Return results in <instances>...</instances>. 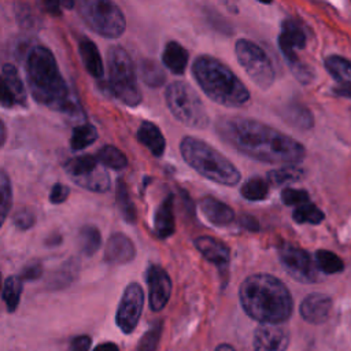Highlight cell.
<instances>
[{
    "mask_svg": "<svg viewBox=\"0 0 351 351\" xmlns=\"http://www.w3.org/2000/svg\"><path fill=\"white\" fill-rule=\"evenodd\" d=\"M215 351H236L230 344H219Z\"/></svg>",
    "mask_w": 351,
    "mask_h": 351,
    "instance_id": "obj_49",
    "label": "cell"
},
{
    "mask_svg": "<svg viewBox=\"0 0 351 351\" xmlns=\"http://www.w3.org/2000/svg\"><path fill=\"white\" fill-rule=\"evenodd\" d=\"M192 74L202 90L225 107H241L250 100V90L221 60L200 55L192 64Z\"/></svg>",
    "mask_w": 351,
    "mask_h": 351,
    "instance_id": "obj_4",
    "label": "cell"
},
{
    "mask_svg": "<svg viewBox=\"0 0 351 351\" xmlns=\"http://www.w3.org/2000/svg\"><path fill=\"white\" fill-rule=\"evenodd\" d=\"M234 53L239 64L244 69L247 75L255 82L261 89H267L273 85L276 73L273 63L267 53L255 43L240 38L236 41Z\"/></svg>",
    "mask_w": 351,
    "mask_h": 351,
    "instance_id": "obj_9",
    "label": "cell"
},
{
    "mask_svg": "<svg viewBox=\"0 0 351 351\" xmlns=\"http://www.w3.org/2000/svg\"><path fill=\"white\" fill-rule=\"evenodd\" d=\"M281 200L287 206H300L310 200L308 193L304 189H295V188H285L281 192Z\"/></svg>",
    "mask_w": 351,
    "mask_h": 351,
    "instance_id": "obj_39",
    "label": "cell"
},
{
    "mask_svg": "<svg viewBox=\"0 0 351 351\" xmlns=\"http://www.w3.org/2000/svg\"><path fill=\"white\" fill-rule=\"evenodd\" d=\"M240 192H241V196L247 200H251V202L263 200L269 195V182L262 177H252L243 184Z\"/></svg>",
    "mask_w": 351,
    "mask_h": 351,
    "instance_id": "obj_34",
    "label": "cell"
},
{
    "mask_svg": "<svg viewBox=\"0 0 351 351\" xmlns=\"http://www.w3.org/2000/svg\"><path fill=\"white\" fill-rule=\"evenodd\" d=\"M1 104L5 108L26 106V89L16 67L4 63L1 69Z\"/></svg>",
    "mask_w": 351,
    "mask_h": 351,
    "instance_id": "obj_14",
    "label": "cell"
},
{
    "mask_svg": "<svg viewBox=\"0 0 351 351\" xmlns=\"http://www.w3.org/2000/svg\"><path fill=\"white\" fill-rule=\"evenodd\" d=\"M101 244L100 230L93 225H84L78 233V245L84 255L92 256Z\"/></svg>",
    "mask_w": 351,
    "mask_h": 351,
    "instance_id": "obj_30",
    "label": "cell"
},
{
    "mask_svg": "<svg viewBox=\"0 0 351 351\" xmlns=\"http://www.w3.org/2000/svg\"><path fill=\"white\" fill-rule=\"evenodd\" d=\"M215 129L226 144L256 160L296 163L306 156L302 143L256 119L225 117L217 121Z\"/></svg>",
    "mask_w": 351,
    "mask_h": 351,
    "instance_id": "obj_1",
    "label": "cell"
},
{
    "mask_svg": "<svg viewBox=\"0 0 351 351\" xmlns=\"http://www.w3.org/2000/svg\"><path fill=\"white\" fill-rule=\"evenodd\" d=\"M195 247L200 251V254L210 262L218 266H226L230 261V250L229 247L210 236H200L195 240Z\"/></svg>",
    "mask_w": 351,
    "mask_h": 351,
    "instance_id": "obj_20",
    "label": "cell"
},
{
    "mask_svg": "<svg viewBox=\"0 0 351 351\" xmlns=\"http://www.w3.org/2000/svg\"><path fill=\"white\" fill-rule=\"evenodd\" d=\"M78 14L88 27L106 38H117L126 29V19L112 0H75Z\"/></svg>",
    "mask_w": 351,
    "mask_h": 351,
    "instance_id": "obj_7",
    "label": "cell"
},
{
    "mask_svg": "<svg viewBox=\"0 0 351 351\" xmlns=\"http://www.w3.org/2000/svg\"><path fill=\"white\" fill-rule=\"evenodd\" d=\"M22 291L23 285L21 277L10 276L5 278L3 285V302L5 303L8 311H14L18 307Z\"/></svg>",
    "mask_w": 351,
    "mask_h": 351,
    "instance_id": "obj_33",
    "label": "cell"
},
{
    "mask_svg": "<svg viewBox=\"0 0 351 351\" xmlns=\"http://www.w3.org/2000/svg\"><path fill=\"white\" fill-rule=\"evenodd\" d=\"M304 177V170L298 166H284L267 173V178L274 185H285L296 182Z\"/></svg>",
    "mask_w": 351,
    "mask_h": 351,
    "instance_id": "obj_37",
    "label": "cell"
},
{
    "mask_svg": "<svg viewBox=\"0 0 351 351\" xmlns=\"http://www.w3.org/2000/svg\"><path fill=\"white\" fill-rule=\"evenodd\" d=\"M180 152L195 171L213 182L233 186L240 181L241 176L237 167L203 140L185 136L180 143Z\"/></svg>",
    "mask_w": 351,
    "mask_h": 351,
    "instance_id": "obj_5",
    "label": "cell"
},
{
    "mask_svg": "<svg viewBox=\"0 0 351 351\" xmlns=\"http://www.w3.org/2000/svg\"><path fill=\"white\" fill-rule=\"evenodd\" d=\"M147 284L149 292V307L152 311H160L170 299L171 280L165 269L158 265H152L147 271Z\"/></svg>",
    "mask_w": 351,
    "mask_h": 351,
    "instance_id": "obj_15",
    "label": "cell"
},
{
    "mask_svg": "<svg viewBox=\"0 0 351 351\" xmlns=\"http://www.w3.org/2000/svg\"><path fill=\"white\" fill-rule=\"evenodd\" d=\"M240 225L244 226L245 229L254 230V232H256V230L259 229L258 221H256L254 217H251V215H241V218H240Z\"/></svg>",
    "mask_w": 351,
    "mask_h": 351,
    "instance_id": "obj_46",
    "label": "cell"
},
{
    "mask_svg": "<svg viewBox=\"0 0 351 351\" xmlns=\"http://www.w3.org/2000/svg\"><path fill=\"white\" fill-rule=\"evenodd\" d=\"M69 192L70 189L66 185L56 182L49 192V202L53 204H60L69 197Z\"/></svg>",
    "mask_w": 351,
    "mask_h": 351,
    "instance_id": "obj_44",
    "label": "cell"
},
{
    "mask_svg": "<svg viewBox=\"0 0 351 351\" xmlns=\"http://www.w3.org/2000/svg\"><path fill=\"white\" fill-rule=\"evenodd\" d=\"M278 258L285 271L296 281L310 284L319 280L318 267L307 251L293 244L282 243L278 247Z\"/></svg>",
    "mask_w": 351,
    "mask_h": 351,
    "instance_id": "obj_11",
    "label": "cell"
},
{
    "mask_svg": "<svg viewBox=\"0 0 351 351\" xmlns=\"http://www.w3.org/2000/svg\"><path fill=\"white\" fill-rule=\"evenodd\" d=\"M108 86L112 95L129 107H136L141 101V93L137 85L133 62L119 45H114L107 51Z\"/></svg>",
    "mask_w": 351,
    "mask_h": 351,
    "instance_id": "obj_6",
    "label": "cell"
},
{
    "mask_svg": "<svg viewBox=\"0 0 351 351\" xmlns=\"http://www.w3.org/2000/svg\"><path fill=\"white\" fill-rule=\"evenodd\" d=\"M43 274V265L40 261H32L29 262L21 271V278L22 280H27V281H32V280H37L40 278Z\"/></svg>",
    "mask_w": 351,
    "mask_h": 351,
    "instance_id": "obj_43",
    "label": "cell"
},
{
    "mask_svg": "<svg viewBox=\"0 0 351 351\" xmlns=\"http://www.w3.org/2000/svg\"><path fill=\"white\" fill-rule=\"evenodd\" d=\"M154 230L158 237H170L176 230L174 211H173V195L166 196L158 206L154 217Z\"/></svg>",
    "mask_w": 351,
    "mask_h": 351,
    "instance_id": "obj_21",
    "label": "cell"
},
{
    "mask_svg": "<svg viewBox=\"0 0 351 351\" xmlns=\"http://www.w3.org/2000/svg\"><path fill=\"white\" fill-rule=\"evenodd\" d=\"M166 104L173 117L188 128L203 129L208 123L206 107L192 86L174 81L167 85L165 93Z\"/></svg>",
    "mask_w": 351,
    "mask_h": 351,
    "instance_id": "obj_8",
    "label": "cell"
},
{
    "mask_svg": "<svg viewBox=\"0 0 351 351\" xmlns=\"http://www.w3.org/2000/svg\"><path fill=\"white\" fill-rule=\"evenodd\" d=\"M289 332L280 324H259L254 332V351H287Z\"/></svg>",
    "mask_w": 351,
    "mask_h": 351,
    "instance_id": "obj_13",
    "label": "cell"
},
{
    "mask_svg": "<svg viewBox=\"0 0 351 351\" xmlns=\"http://www.w3.org/2000/svg\"><path fill=\"white\" fill-rule=\"evenodd\" d=\"M239 298L245 314L261 324H281L293 310L289 289L281 280L266 273L248 276L240 284Z\"/></svg>",
    "mask_w": 351,
    "mask_h": 351,
    "instance_id": "obj_3",
    "label": "cell"
},
{
    "mask_svg": "<svg viewBox=\"0 0 351 351\" xmlns=\"http://www.w3.org/2000/svg\"><path fill=\"white\" fill-rule=\"evenodd\" d=\"M4 141H5V125L4 122H1V145L4 144Z\"/></svg>",
    "mask_w": 351,
    "mask_h": 351,
    "instance_id": "obj_50",
    "label": "cell"
},
{
    "mask_svg": "<svg viewBox=\"0 0 351 351\" xmlns=\"http://www.w3.org/2000/svg\"><path fill=\"white\" fill-rule=\"evenodd\" d=\"M136 255V248L132 240L123 233H114L107 240L104 248V261L111 265L129 263Z\"/></svg>",
    "mask_w": 351,
    "mask_h": 351,
    "instance_id": "obj_18",
    "label": "cell"
},
{
    "mask_svg": "<svg viewBox=\"0 0 351 351\" xmlns=\"http://www.w3.org/2000/svg\"><path fill=\"white\" fill-rule=\"evenodd\" d=\"M188 51L177 41H169L165 45L162 60L163 64L174 74H182L188 64Z\"/></svg>",
    "mask_w": 351,
    "mask_h": 351,
    "instance_id": "obj_24",
    "label": "cell"
},
{
    "mask_svg": "<svg viewBox=\"0 0 351 351\" xmlns=\"http://www.w3.org/2000/svg\"><path fill=\"white\" fill-rule=\"evenodd\" d=\"M160 324L148 329V332L141 337L138 343V351H154L158 346L159 336H160Z\"/></svg>",
    "mask_w": 351,
    "mask_h": 351,
    "instance_id": "obj_40",
    "label": "cell"
},
{
    "mask_svg": "<svg viewBox=\"0 0 351 351\" xmlns=\"http://www.w3.org/2000/svg\"><path fill=\"white\" fill-rule=\"evenodd\" d=\"M315 265L318 270L326 274H335L344 270V262L335 252L328 250H318L315 252Z\"/></svg>",
    "mask_w": 351,
    "mask_h": 351,
    "instance_id": "obj_35",
    "label": "cell"
},
{
    "mask_svg": "<svg viewBox=\"0 0 351 351\" xmlns=\"http://www.w3.org/2000/svg\"><path fill=\"white\" fill-rule=\"evenodd\" d=\"M137 138L138 141L149 149V152L158 158H160L166 148V140L162 134L160 129L149 121L141 122L138 130H137Z\"/></svg>",
    "mask_w": 351,
    "mask_h": 351,
    "instance_id": "obj_22",
    "label": "cell"
},
{
    "mask_svg": "<svg viewBox=\"0 0 351 351\" xmlns=\"http://www.w3.org/2000/svg\"><path fill=\"white\" fill-rule=\"evenodd\" d=\"M90 337L89 336H78L73 339L69 351H89Z\"/></svg>",
    "mask_w": 351,
    "mask_h": 351,
    "instance_id": "obj_45",
    "label": "cell"
},
{
    "mask_svg": "<svg viewBox=\"0 0 351 351\" xmlns=\"http://www.w3.org/2000/svg\"><path fill=\"white\" fill-rule=\"evenodd\" d=\"M74 0H43V8L51 15H60L64 8H71Z\"/></svg>",
    "mask_w": 351,
    "mask_h": 351,
    "instance_id": "obj_42",
    "label": "cell"
},
{
    "mask_svg": "<svg viewBox=\"0 0 351 351\" xmlns=\"http://www.w3.org/2000/svg\"><path fill=\"white\" fill-rule=\"evenodd\" d=\"M97 140V130L90 123L78 125L73 129L71 137H70V147L74 151L84 149L89 145H92Z\"/></svg>",
    "mask_w": 351,
    "mask_h": 351,
    "instance_id": "obj_32",
    "label": "cell"
},
{
    "mask_svg": "<svg viewBox=\"0 0 351 351\" xmlns=\"http://www.w3.org/2000/svg\"><path fill=\"white\" fill-rule=\"evenodd\" d=\"M332 311V299L319 292H313L307 295L299 307V313L302 318L310 324L318 325L324 324Z\"/></svg>",
    "mask_w": 351,
    "mask_h": 351,
    "instance_id": "obj_17",
    "label": "cell"
},
{
    "mask_svg": "<svg viewBox=\"0 0 351 351\" xmlns=\"http://www.w3.org/2000/svg\"><path fill=\"white\" fill-rule=\"evenodd\" d=\"M280 49L288 63V66L300 62L296 55V49L306 47V34L300 25L293 19H285L281 25V33L278 36Z\"/></svg>",
    "mask_w": 351,
    "mask_h": 351,
    "instance_id": "obj_16",
    "label": "cell"
},
{
    "mask_svg": "<svg viewBox=\"0 0 351 351\" xmlns=\"http://www.w3.org/2000/svg\"><path fill=\"white\" fill-rule=\"evenodd\" d=\"M16 58L23 59L29 89L37 103L74 118H82V108L63 78L58 62L45 45L22 41L15 48Z\"/></svg>",
    "mask_w": 351,
    "mask_h": 351,
    "instance_id": "obj_2",
    "label": "cell"
},
{
    "mask_svg": "<svg viewBox=\"0 0 351 351\" xmlns=\"http://www.w3.org/2000/svg\"><path fill=\"white\" fill-rule=\"evenodd\" d=\"M70 178L84 189L103 193L111 186L107 171L100 166L97 158L92 155H81L70 159L64 166Z\"/></svg>",
    "mask_w": 351,
    "mask_h": 351,
    "instance_id": "obj_10",
    "label": "cell"
},
{
    "mask_svg": "<svg viewBox=\"0 0 351 351\" xmlns=\"http://www.w3.org/2000/svg\"><path fill=\"white\" fill-rule=\"evenodd\" d=\"M281 117L287 123L302 130L313 128L314 123V118L310 110L299 103H289L284 106V108L281 110Z\"/></svg>",
    "mask_w": 351,
    "mask_h": 351,
    "instance_id": "obj_26",
    "label": "cell"
},
{
    "mask_svg": "<svg viewBox=\"0 0 351 351\" xmlns=\"http://www.w3.org/2000/svg\"><path fill=\"white\" fill-rule=\"evenodd\" d=\"M329 74L344 85H351V62L339 55H330L324 60Z\"/></svg>",
    "mask_w": 351,
    "mask_h": 351,
    "instance_id": "obj_27",
    "label": "cell"
},
{
    "mask_svg": "<svg viewBox=\"0 0 351 351\" xmlns=\"http://www.w3.org/2000/svg\"><path fill=\"white\" fill-rule=\"evenodd\" d=\"M199 208L204 218L217 226L229 225L234 219L233 208L213 196L202 197L199 200Z\"/></svg>",
    "mask_w": 351,
    "mask_h": 351,
    "instance_id": "obj_19",
    "label": "cell"
},
{
    "mask_svg": "<svg viewBox=\"0 0 351 351\" xmlns=\"http://www.w3.org/2000/svg\"><path fill=\"white\" fill-rule=\"evenodd\" d=\"M1 223L5 221L10 210H11V204H12V186H11V181L7 176V173L4 170H1Z\"/></svg>",
    "mask_w": 351,
    "mask_h": 351,
    "instance_id": "obj_38",
    "label": "cell"
},
{
    "mask_svg": "<svg viewBox=\"0 0 351 351\" xmlns=\"http://www.w3.org/2000/svg\"><path fill=\"white\" fill-rule=\"evenodd\" d=\"M15 15L18 23L29 30H37L41 27L40 7L36 0H16Z\"/></svg>",
    "mask_w": 351,
    "mask_h": 351,
    "instance_id": "obj_23",
    "label": "cell"
},
{
    "mask_svg": "<svg viewBox=\"0 0 351 351\" xmlns=\"http://www.w3.org/2000/svg\"><path fill=\"white\" fill-rule=\"evenodd\" d=\"M115 199H117V204L119 208V213L122 215V218L128 222V223H134L137 219V214H136V208L134 204L130 199L128 186L125 184L123 180H118L117 181V191H115Z\"/></svg>",
    "mask_w": 351,
    "mask_h": 351,
    "instance_id": "obj_28",
    "label": "cell"
},
{
    "mask_svg": "<svg viewBox=\"0 0 351 351\" xmlns=\"http://www.w3.org/2000/svg\"><path fill=\"white\" fill-rule=\"evenodd\" d=\"M78 48H80V55L86 71L92 77L100 78L103 75L104 66L96 44L88 38H82L78 44Z\"/></svg>",
    "mask_w": 351,
    "mask_h": 351,
    "instance_id": "obj_25",
    "label": "cell"
},
{
    "mask_svg": "<svg viewBox=\"0 0 351 351\" xmlns=\"http://www.w3.org/2000/svg\"><path fill=\"white\" fill-rule=\"evenodd\" d=\"M93 351H119V348H118V346L115 343L107 341V343L99 344Z\"/></svg>",
    "mask_w": 351,
    "mask_h": 351,
    "instance_id": "obj_47",
    "label": "cell"
},
{
    "mask_svg": "<svg viewBox=\"0 0 351 351\" xmlns=\"http://www.w3.org/2000/svg\"><path fill=\"white\" fill-rule=\"evenodd\" d=\"M101 166L110 167L114 170H122L128 166L126 155L118 149L115 145H104L96 155Z\"/></svg>",
    "mask_w": 351,
    "mask_h": 351,
    "instance_id": "obj_31",
    "label": "cell"
},
{
    "mask_svg": "<svg viewBox=\"0 0 351 351\" xmlns=\"http://www.w3.org/2000/svg\"><path fill=\"white\" fill-rule=\"evenodd\" d=\"M258 1H261V3H265V4H269V3H271L273 0H258Z\"/></svg>",
    "mask_w": 351,
    "mask_h": 351,
    "instance_id": "obj_51",
    "label": "cell"
},
{
    "mask_svg": "<svg viewBox=\"0 0 351 351\" xmlns=\"http://www.w3.org/2000/svg\"><path fill=\"white\" fill-rule=\"evenodd\" d=\"M143 306L144 292L141 285L137 282L129 284L123 291L115 317L117 325L123 333L129 335L136 329L143 313Z\"/></svg>",
    "mask_w": 351,
    "mask_h": 351,
    "instance_id": "obj_12",
    "label": "cell"
},
{
    "mask_svg": "<svg viewBox=\"0 0 351 351\" xmlns=\"http://www.w3.org/2000/svg\"><path fill=\"white\" fill-rule=\"evenodd\" d=\"M60 236L59 234H52V239H47V244L48 245H55V244H59L60 243Z\"/></svg>",
    "mask_w": 351,
    "mask_h": 351,
    "instance_id": "obj_48",
    "label": "cell"
},
{
    "mask_svg": "<svg viewBox=\"0 0 351 351\" xmlns=\"http://www.w3.org/2000/svg\"><path fill=\"white\" fill-rule=\"evenodd\" d=\"M12 222L14 225L21 229V230H26L29 228H32L36 222V217L34 214L27 210V208H22V210H18L14 217H12Z\"/></svg>",
    "mask_w": 351,
    "mask_h": 351,
    "instance_id": "obj_41",
    "label": "cell"
},
{
    "mask_svg": "<svg viewBox=\"0 0 351 351\" xmlns=\"http://www.w3.org/2000/svg\"><path fill=\"white\" fill-rule=\"evenodd\" d=\"M292 218L298 223H311L318 225L324 221L325 214L313 203L307 202L300 206H296V208L292 213Z\"/></svg>",
    "mask_w": 351,
    "mask_h": 351,
    "instance_id": "obj_36",
    "label": "cell"
},
{
    "mask_svg": "<svg viewBox=\"0 0 351 351\" xmlns=\"http://www.w3.org/2000/svg\"><path fill=\"white\" fill-rule=\"evenodd\" d=\"M138 69H140V75L145 85H148L151 88H159V86L165 85L166 74H165L163 69L160 67V64H158L155 60L141 59Z\"/></svg>",
    "mask_w": 351,
    "mask_h": 351,
    "instance_id": "obj_29",
    "label": "cell"
}]
</instances>
